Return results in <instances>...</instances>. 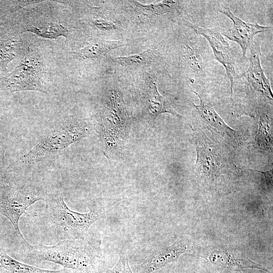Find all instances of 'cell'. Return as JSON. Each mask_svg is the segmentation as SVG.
Returning a JSON list of instances; mask_svg holds the SVG:
<instances>
[{
    "label": "cell",
    "instance_id": "2e32d148",
    "mask_svg": "<svg viewBox=\"0 0 273 273\" xmlns=\"http://www.w3.org/2000/svg\"><path fill=\"white\" fill-rule=\"evenodd\" d=\"M183 56L188 67L196 75H203L204 65L202 57L194 42L189 40L181 45Z\"/></svg>",
    "mask_w": 273,
    "mask_h": 273
},
{
    "label": "cell",
    "instance_id": "ba28073f",
    "mask_svg": "<svg viewBox=\"0 0 273 273\" xmlns=\"http://www.w3.org/2000/svg\"><path fill=\"white\" fill-rule=\"evenodd\" d=\"M10 79L9 88L13 92L34 90L47 93L40 79L41 68L38 59L25 57Z\"/></svg>",
    "mask_w": 273,
    "mask_h": 273
},
{
    "label": "cell",
    "instance_id": "4fadbf2b",
    "mask_svg": "<svg viewBox=\"0 0 273 273\" xmlns=\"http://www.w3.org/2000/svg\"><path fill=\"white\" fill-rule=\"evenodd\" d=\"M197 159L196 165L198 170L207 176L216 175L220 169L221 163L218 155L207 144H197Z\"/></svg>",
    "mask_w": 273,
    "mask_h": 273
},
{
    "label": "cell",
    "instance_id": "7c38bea8",
    "mask_svg": "<svg viewBox=\"0 0 273 273\" xmlns=\"http://www.w3.org/2000/svg\"><path fill=\"white\" fill-rule=\"evenodd\" d=\"M0 273H77L63 268L47 270L21 262L10 256L5 249L0 246Z\"/></svg>",
    "mask_w": 273,
    "mask_h": 273
},
{
    "label": "cell",
    "instance_id": "ffe728a7",
    "mask_svg": "<svg viewBox=\"0 0 273 273\" xmlns=\"http://www.w3.org/2000/svg\"><path fill=\"white\" fill-rule=\"evenodd\" d=\"M90 273H133L130 268L127 257L120 254L119 260L112 268H108L103 265L98 264Z\"/></svg>",
    "mask_w": 273,
    "mask_h": 273
},
{
    "label": "cell",
    "instance_id": "277c9868",
    "mask_svg": "<svg viewBox=\"0 0 273 273\" xmlns=\"http://www.w3.org/2000/svg\"><path fill=\"white\" fill-rule=\"evenodd\" d=\"M48 193L40 185L26 183L0 186V214L7 218L12 224L23 247L29 244L20 232L19 222L27 208L35 202L44 200Z\"/></svg>",
    "mask_w": 273,
    "mask_h": 273
},
{
    "label": "cell",
    "instance_id": "ac0fdd59",
    "mask_svg": "<svg viewBox=\"0 0 273 273\" xmlns=\"http://www.w3.org/2000/svg\"><path fill=\"white\" fill-rule=\"evenodd\" d=\"M155 55L151 49L128 56H116L113 58L115 62L125 66L138 67L149 65L154 61Z\"/></svg>",
    "mask_w": 273,
    "mask_h": 273
},
{
    "label": "cell",
    "instance_id": "44dd1931",
    "mask_svg": "<svg viewBox=\"0 0 273 273\" xmlns=\"http://www.w3.org/2000/svg\"><path fill=\"white\" fill-rule=\"evenodd\" d=\"M259 130L257 137V142L260 146L263 148L270 147L272 144V139L269 136L268 131L267 122L264 120V116H262L260 118Z\"/></svg>",
    "mask_w": 273,
    "mask_h": 273
},
{
    "label": "cell",
    "instance_id": "8992f818",
    "mask_svg": "<svg viewBox=\"0 0 273 273\" xmlns=\"http://www.w3.org/2000/svg\"><path fill=\"white\" fill-rule=\"evenodd\" d=\"M187 25L192 28L196 33L202 35L209 42L215 59L224 67L231 83V92L234 78L236 76V60L233 51L228 42L223 37L218 27L204 28L190 23Z\"/></svg>",
    "mask_w": 273,
    "mask_h": 273
},
{
    "label": "cell",
    "instance_id": "5b68a950",
    "mask_svg": "<svg viewBox=\"0 0 273 273\" xmlns=\"http://www.w3.org/2000/svg\"><path fill=\"white\" fill-rule=\"evenodd\" d=\"M249 65L244 72L236 76L231 92L243 90L250 106H259V101L272 103V92L270 82L261 67V50L259 44L254 41L249 47Z\"/></svg>",
    "mask_w": 273,
    "mask_h": 273
},
{
    "label": "cell",
    "instance_id": "7402d4cb",
    "mask_svg": "<svg viewBox=\"0 0 273 273\" xmlns=\"http://www.w3.org/2000/svg\"><path fill=\"white\" fill-rule=\"evenodd\" d=\"M9 180L5 165V158L2 146L0 144V185H9Z\"/></svg>",
    "mask_w": 273,
    "mask_h": 273
},
{
    "label": "cell",
    "instance_id": "30bf717a",
    "mask_svg": "<svg viewBox=\"0 0 273 273\" xmlns=\"http://www.w3.org/2000/svg\"><path fill=\"white\" fill-rule=\"evenodd\" d=\"M194 93L199 98L200 102L198 105L193 103V106L203 122L211 130L226 137L235 145H239L244 139L241 133L228 126L209 102L204 100L198 93Z\"/></svg>",
    "mask_w": 273,
    "mask_h": 273
},
{
    "label": "cell",
    "instance_id": "9c48e42d",
    "mask_svg": "<svg viewBox=\"0 0 273 273\" xmlns=\"http://www.w3.org/2000/svg\"><path fill=\"white\" fill-rule=\"evenodd\" d=\"M101 119L104 137L108 143L115 144L121 136L125 126L124 109L118 96L112 98L111 104L107 106Z\"/></svg>",
    "mask_w": 273,
    "mask_h": 273
},
{
    "label": "cell",
    "instance_id": "5bb4252c",
    "mask_svg": "<svg viewBox=\"0 0 273 273\" xmlns=\"http://www.w3.org/2000/svg\"><path fill=\"white\" fill-rule=\"evenodd\" d=\"M146 103L150 117L153 121L155 120L159 114L163 113H169L177 116H180L172 108L169 102L159 94L156 79L151 82L150 95Z\"/></svg>",
    "mask_w": 273,
    "mask_h": 273
},
{
    "label": "cell",
    "instance_id": "52a82bcc",
    "mask_svg": "<svg viewBox=\"0 0 273 273\" xmlns=\"http://www.w3.org/2000/svg\"><path fill=\"white\" fill-rule=\"evenodd\" d=\"M219 11L229 18L233 22L232 26L221 32L229 39L237 43L242 51V59H245L249 47L254 41L253 38L259 33L268 31L270 27L262 26L257 22L243 21L235 15L228 6L224 5Z\"/></svg>",
    "mask_w": 273,
    "mask_h": 273
},
{
    "label": "cell",
    "instance_id": "3957f363",
    "mask_svg": "<svg viewBox=\"0 0 273 273\" xmlns=\"http://www.w3.org/2000/svg\"><path fill=\"white\" fill-rule=\"evenodd\" d=\"M87 126L81 120L57 123L49 129L38 143L19 159L21 164L40 162L59 155L70 145L85 137Z\"/></svg>",
    "mask_w": 273,
    "mask_h": 273
},
{
    "label": "cell",
    "instance_id": "9a60e30c",
    "mask_svg": "<svg viewBox=\"0 0 273 273\" xmlns=\"http://www.w3.org/2000/svg\"><path fill=\"white\" fill-rule=\"evenodd\" d=\"M128 45L121 40H102L92 42L78 50L76 54L84 59L101 58L112 50Z\"/></svg>",
    "mask_w": 273,
    "mask_h": 273
},
{
    "label": "cell",
    "instance_id": "7a4b0ae2",
    "mask_svg": "<svg viewBox=\"0 0 273 273\" xmlns=\"http://www.w3.org/2000/svg\"><path fill=\"white\" fill-rule=\"evenodd\" d=\"M44 201L46 208L42 219L59 240L87 237L90 226L100 216V211L97 209L84 213L71 210L58 193H48Z\"/></svg>",
    "mask_w": 273,
    "mask_h": 273
},
{
    "label": "cell",
    "instance_id": "8fae6325",
    "mask_svg": "<svg viewBox=\"0 0 273 273\" xmlns=\"http://www.w3.org/2000/svg\"><path fill=\"white\" fill-rule=\"evenodd\" d=\"M187 250L188 246L185 243L178 242L173 244L142 263L138 273H152L176 261Z\"/></svg>",
    "mask_w": 273,
    "mask_h": 273
},
{
    "label": "cell",
    "instance_id": "603a6c76",
    "mask_svg": "<svg viewBox=\"0 0 273 273\" xmlns=\"http://www.w3.org/2000/svg\"><path fill=\"white\" fill-rule=\"evenodd\" d=\"M94 23L98 28L103 30H111L116 28L113 23L105 20L98 19L94 21Z\"/></svg>",
    "mask_w": 273,
    "mask_h": 273
},
{
    "label": "cell",
    "instance_id": "d6986e66",
    "mask_svg": "<svg viewBox=\"0 0 273 273\" xmlns=\"http://www.w3.org/2000/svg\"><path fill=\"white\" fill-rule=\"evenodd\" d=\"M27 30L47 38H57L61 35L66 36L67 34V29L62 25L57 23L31 26Z\"/></svg>",
    "mask_w": 273,
    "mask_h": 273
},
{
    "label": "cell",
    "instance_id": "e0dca14e",
    "mask_svg": "<svg viewBox=\"0 0 273 273\" xmlns=\"http://www.w3.org/2000/svg\"><path fill=\"white\" fill-rule=\"evenodd\" d=\"M209 259L212 263L224 268L254 267L261 268L258 264L254 263L248 259L238 258L225 254H212L209 257Z\"/></svg>",
    "mask_w": 273,
    "mask_h": 273
},
{
    "label": "cell",
    "instance_id": "6da1fadb",
    "mask_svg": "<svg viewBox=\"0 0 273 273\" xmlns=\"http://www.w3.org/2000/svg\"><path fill=\"white\" fill-rule=\"evenodd\" d=\"M99 242L84 239L59 240L53 245L37 244L23 247L24 259L39 263L50 262L76 272L90 273L98 265Z\"/></svg>",
    "mask_w": 273,
    "mask_h": 273
}]
</instances>
